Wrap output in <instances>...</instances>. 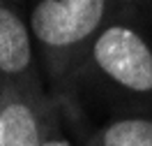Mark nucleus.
Listing matches in <instances>:
<instances>
[{
	"label": "nucleus",
	"mask_w": 152,
	"mask_h": 146,
	"mask_svg": "<svg viewBox=\"0 0 152 146\" xmlns=\"http://www.w3.org/2000/svg\"><path fill=\"white\" fill-rule=\"evenodd\" d=\"M111 16L108 0H32L30 30L58 104L76 109L78 74L90 42Z\"/></svg>",
	"instance_id": "obj_1"
},
{
	"label": "nucleus",
	"mask_w": 152,
	"mask_h": 146,
	"mask_svg": "<svg viewBox=\"0 0 152 146\" xmlns=\"http://www.w3.org/2000/svg\"><path fill=\"white\" fill-rule=\"evenodd\" d=\"M95 86L124 111H152V42L134 19H111L90 42L78 88Z\"/></svg>",
	"instance_id": "obj_2"
},
{
	"label": "nucleus",
	"mask_w": 152,
	"mask_h": 146,
	"mask_svg": "<svg viewBox=\"0 0 152 146\" xmlns=\"http://www.w3.org/2000/svg\"><path fill=\"white\" fill-rule=\"evenodd\" d=\"M56 97L44 88L0 81V146H42Z\"/></svg>",
	"instance_id": "obj_3"
},
{
	"label": "nucleus",
	"mask_w": 152,
	"mask_h": 146,
	"mask_svg": "<svg viewBox=\"0 0 152 146\" xmlns=\"http://www.w3.org/2000/svg\"><path fill=\"white\" fill-rule=\"evenodd\" d=\"M0 81L44 88L30 23L10 0H0Z\"/></svg>",
	"instance_id": "obj_4"
},
{
	"label": "nucleus",
	"mask_w": 152,
	"mask_h": 146,
	"mask_svg": "<svg viewBox=\"0 0 152 146\" xmlns=\"http://www.w3.org/2000/svg\"><path fill=\"white\" fill-rule=\"evenodd\" d=\"M86 146H152V111H124L92 130Z\"/></svg>",
	"instance_id": "obj_5"
},
{
	"label": "nucleus",
	"mask_w": 152,
	"mask_h": 146,
	"mask_svg": "<svg viewBox=\"0 0 152 146\" xmlns=\"http://www.w3.org/2000/svg\"><path fill=\"white\" fill-rule=\"evenodd\" d=\"M60 104H56L51 107V111H48L46 116V125H44V142H42V146H74L69 139H67L65 130H62V125H60Z\"/></svg>",
	"instance_id": "obj_6"
},
{
	"label": "nucleus",
	"mask_w": 152,
	"mask_h": 146,
	"mask_svg": "<svg viewBox=\"0 0 152 146\" xmlns=\"http://www.w3.org/2000/svg\"><path fill=\"white\" fill-rule=\"evenodd\" d=\"M152 7V0H108L111 19H138Z\"/></svg>",
	"instance_id": "obj_7"
}]
</instances>
